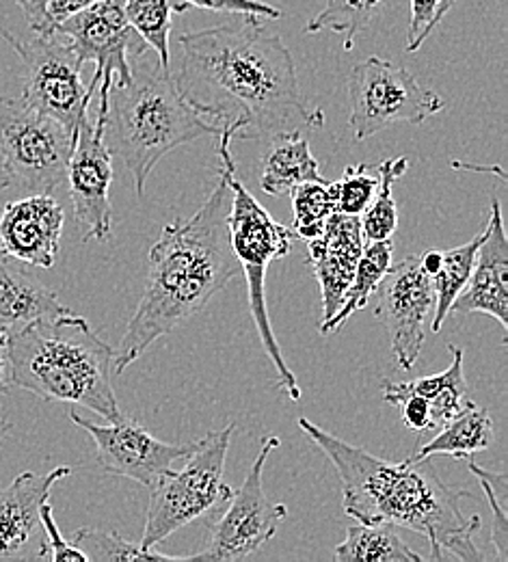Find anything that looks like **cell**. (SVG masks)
<instances>
[{
    "label": "cell",
    "instance_id": "28",
    "mask_svg": "<svg viewBox=\"0 0 508 562\" xmlns=\"http://www.w3.org/2000/svg\"><path fill=\"white\" fill-rule=\"evenodd\" d=\"M409 169V160L405 156L400 158H390L376 165L379 171V189L368 206V211L360 216L362 223L363 243H376V240H387L394 236L396 225H398V212H396V202H394V182L405 176Z\"/></svg>",
    "mask_w": 508,
    "mask_h": 562
},
{
    "label": "cell",
    "instance_id": "18",
    "mask_svg": "<svg viewBox=\"0 0 508 562\" xmlns=\"http://www.w3.org/2000/svg\"><path fill=\"white\" fill-rule=\"evenodd\" d=\"M485 229L472 276L450 305V314H487L508 331V238L503 206L496 198H492Z\"/></svg>",
    "mask_w": 508,
    "mask_h": 562
},
{
    "label": "cell",
    "instance_id": "4",
    "mask_svg": "<svg viewBox=\"0 0 508 562\" xmlns=\"http://www.w3.org/2000/svg\"><path fill=\"white\" fill-rule=\"evenodd\" d=\"M115 351L82 316L37 321L7 340L11 385L50 403L80 405L104 420H122L111 370Z\"/></svg>",
    "mask_w": 508,
    "mask_h": 562
},
{
    "label": "cell",
    "instance_id": "39",
    "mask_svg": "<svg viewBox=\"0 0 508 562\" xmlns=\"http://www.w3.org/2000/svg\"><path fill=\"white\" fill-rule=\"evenodd\" d=\"M11 387V368L7 357V342L0 340V394H4Z\"/></svg>",
    "mask_w": 508,
    "mask_h": 562
},
{
    "label": "cell",
    "instance_id": "9",
    "mask_svg": "<svg viewBox=\"0 0 508 562\" xmlns=\"http://www.w3.org/2000/svg\"><path fill=\"white\" fill-rule=\"evenodd\" d=\"M0 37H4L24 64L22 98L39 113L57 120L76 139L78 126L87 117L95 93L80 78L84 64L74 53L70 42L55 31L22 40L0 29Z\"/></svg>",
    "mask_w": 508,
    "mask_h": 562
},
{
    "label": "cell",
    "instance_id": "21",
    "mask_svg": "<svg viewBox=\"0 0 508 562\" xmlns=\"http://www.w3.org/2000/svg\"><path fill=\"white\" fill-rule=\"evenodd\" d=\"M269 151L262 160V191L269 195L291 193L303 182H323L320 165L309 151V143L301 133H289L269 140Z\"/></svg>",
    "mask_w": 508,
    "mask_h": 562
},
{
    "label": "cell",
    "instance_id": "23",
    "mask_svg": "<svg viewBox=\"0 0 508 562\" xmlns=\"http://www.w3.org/2000/svg\"><path fill=\"white\" fill-rule=\"evenodd\" d=\"M448 351L452 352V363L443 372L400 383L407 392L420 394L429 403L433 430H439L456 414H461L467 405H472V401L467 398V383L463 376V349L450 345Z\"/></svg>",
    "mask_w": 508,
    "mask_h": 562
},
{
    "label": "cell",
    "instance_id": "37",
    "mask_svg": "<svg viewBox=\"0 0 508 562\" xmlns=\"http://www.w3.org/2000/svg\"><path fill=\"white\" fill-rule=\"evenodd\" d=\"M13 2L24 11V15L35 33H42V35L53 33V24L48 20V9H46L48 0H13Z\"/></svg>",
    "mask_w": 508,
    "mask_h": 562
},
{
    "label": "cell",
    "instance_id": "42",
    "mask_svg": "<svg viewBox=\"0 0 508 562\" xmlns=\"http://www.w3.org/2000/svg\"><path fill=\"white\" fill-rule=\"evenodd\" d=\"M9 430H11V422L2 420V418H0V441L7 437V432H9Z\"/></svg>",
    "mask_w": 508,
    "mask_h": 562
},
{
    "label": "cell",
    "instance_id": "38",
    "mask_svg": "<svg viewBox=\"0 0 508 562\" xmlns=\"http://www.w3.org/2000/svg\"><path fill=\"white\" fill-rule=\"evenodd\" d=\"M93 2H98V0H48L46 9H48V20L53 24V31L59 22H64L66 18L82 11L84 7L93 4Z\"/></svg>",
    "mask_w": 508,
    "mask_h": 562
},
{
    "label": "cell",
    "instance_id": "32",
    "mask_svg": "<svg viewBox=\"0 0 508 562\" xmlns=\"http://www.w3.org/2000/svg\"><path fill=\"white\" fill-rule=\"evenodd\" d=\"M336 195V212L362 216L372 204L379 189V171H370L368 165L358 162L347 167L345 176L338 182H331Z\"/></svg>",
    "mask_w": 508,
    "mask_h": 562
},
{
    "label": "cell",
    "instance_id": "1",
    "mask_svg": "<svg viewBox=\"0 0 508 562\" xmlns=\"http://www.w3.org/2000/svg\"><path fill=\"white\" fill-rule=\"evenodd\" d=\"M171 74L182 98L232 139L269 143L325 126V113L301 95L289 46L262 15L182 35Z\"/></svg>",
    "mask_w": 508,
    "mask_h": 562
},
{
    "label": "cell",
    "instance_id": "19",
    "mask_svg": "<svg viewBox=\"0 0 508 562\" xmlns=\"http://www.w3.org/2000/svg\"><path fill=\"white\" fill-rule=\"evenodd\" d=\"M363 234L360 216L334 212L318 236L307 240V260L320 285L323 321H329L340 307L342 296L355 276L362 258Z\"/></svg>",
    "mask_w": 508,
    "mask_h": 562
},
{
    "label": "cell",
    "instance_id": "15",
    "mask_svg": "<svg viewBox=\"0 0 508 562\" xmlns=\"http://www.w3.org/2000/svg\"><path fill=\"white\" fill-rule=\"evenodd\" d=\"M70 420L89 432L98 450V463L104 472L131 479L144 487H154L156 481L171 472L173 465L191 452L193 443L189 446H173L167 441L156 439L139 422L122 418L117 422L93 424L76 409L70 412Z\"/></svg>",
    "mask_w": 508,
    "mask_h": 562
},
{
    "label": "cell",
    "instance_id": "14",
    "mask_svg": "<svg viewBox=\"0 0 508 562\" xmlns=\"http://www.w3.org/2000/svg\"><path fill=\"white\" fill-rule=\"evenodd\" d=\"M104 113L91 109L80 122L72 156L68 162L66 182L70 189L74 216L84 227V240H109L113 227V206H111V182L113 165L111 151L104 145Z\"/></svg>",
    "mask_w": 508,
    "mask_h": 562
},
{
    "label": "cell",
    "instance_id": "26",
    "mask_svg": "<svg viewBox=\"0 0 508 562\" xmlns=\"http://www.w3.org/2000/svg\"><path fill=\"white\" fill-rule=\"evenodd\" d=\"M191 7L182 0H124V13L131 26L144 37L160 66H169V33L176 13H187Z\"/></svg>",
    "mask_w": 508,
    "mask_h": 562
},
{
    "label": "cell",
    "instance_id": "12",
    "mask_svg": "<svg viewBox=\"0 0 508 562\" xmlns=\"http://www.w3.org/2000/svg\"><path fill=\"white\" fill-rule=\"evenodd\" d=\"M280 446V437H264L262 448L247 472L245 483L232 492L229 502L211 528L206 548L187 557L189 561L238 562L256 554L267 546L280 524L286 519V504L271 502L264 493L262 476L269 454Z\"/></svg>",
    "mask_w": 508,
    "mask_h": 562
},
{
    "label": "cell",
    "instance_id": "10",
    "mask_svg": "<svg viewBox=\"0 0 508 562\" xmlns=\"http://www.w3.org/2000/svg\"><path fill=\"white\" fill-rule=\"evenodd\" d=\"M349 126L355 139L374 137L392 124L422 126L445 102L418 85L414 74L387 59L370 57L349 76Z\"/></svg>",
    "mask_w": 508,
    "mask_h": 562
},
{
    "label": "cell",
    "instance_id": "30",
    "mask_svg": "<svg viewBox=\"0 0 508 562\" xmlns=\"http://www.w3.org/2000/svg\"><path fill=\"white\" fill-rule=\"evenodd\" d=\"M74 546L84 554L87 562L189 561L187 557H167L154 548H144L142 543L98 528H78L74 532Z\"/></svg>",
    "mask_w": 508,
    "mask_h": 562
},
{
    "label": "cell",
    "instance_id": "31",
    "mask_svg": "<svg viewBox=\"0 0 508 562\" xmlns=\"http://www.w3.org/2000/svg\"><path fill=\"white\" fill-rule=\"evenodd\" d=\"M292 232L296 238H314L320 234L325 221L336 212V195L331 182H303L291 191Z\"/></svg>",
    "mask_w": 508,
    "mask_h": 562
},
{
    "label": "cell",
    "instance_id": "13",
    "mask_svg": "<svg viewBox=\"0 0 508 562\" xmlns=\"http://www.w3.org/2000/svg\"><path fill=\"white\" fill-rule=\"evenodd\" d=\"M374 294V316L387 331L392 352L400 368L411 370L425 347V325L436 310L433 278L422 269L420 256H409L390 267Z\"/></svg>",
    "mask_w": 508,
    "mask_h": 562
},
{
    "label": "cell",
    "instance_id": "22",
    "mask_svg": "<svg viewBox=\"0 0 508 562\" xmlns=\"http://www.w3.org/2000/svg\"><path fill=\"white\" fill-rule=\"evenodd\" d=\"M492 443H494V420L487 414V409H481L472 403L445 426H441L436 437L427 441L407 461L418 463L439 454L465 461V459H472L476 452L487 450Z\"/></svg>",
    "mask_w": 508,
    "mask_h": 562
},
{
    "label": "cell",
    "instance_id": "35",
    "mask_svg": "<svg viewBox=\"0 0 508 562\" xmlns=\"http://www.w3.org/2000/svg\"><path fill=\"white\" fill-rule=\"evenodd\" d=\"M189 7H197L215 13H234V15H262L269 20H280L284 15L282 9L267 4L262 0H182Z\"/></svg>",
    "mask_w": 508,
    "mask_h": 562
},
{
    "label": "cell",
    "instance_id": "11",
    "mask_svg": "<svg viewBox=\"0 0 508 562\" xmlns=\"http://www.w3.org/2000/svg\"><path fill=\"white\" fill-rule=\"evenodd\" d=\"M82 64H95L89 91H98V106L109 104L113 85L122 87L133 78L135 61L146 55L144 37L131 26L124 0H98L55 26Z\"/></svg>",
    "mask_w": 508,
    "mask_h": 562
},
{
    "label": "cell",
    "instance_id": "3",
    "mask_svg": "<svg viewBox=\"0 0 508 562\" xmlns=\"http://www.w3.org/2000/svg\"><path fill=\"white\" fill-rule=\"evenodd\" d=\"M232 191L223 173L217 187L189 221L171 223L149 249L142 303L113 355V372L124 374L144 352L178 325L195 316L236 276L229 240Z\"/></svg>",
    "mask_w": 508,
    "mask_h": 562
},
{
    "label": "cell",
    "instance_id": "8",
    "mask_svg": "<svg viewBox=\"0 0 508 562\" xmlns=\"http://www.w3.org/2000/svg\"><path fill=\"white\" fill-rule=\"evenodd\" d=\"M74 140L22 95H0V193L53 195L66 182Z\"/></svg>",
    "mask_w": 508,
    "mask_h": 562
},
{
    "label": "cell",
    "instance_id": "5",
    "mask_svg": "<svg viewBox=\"0 0 508 562\" xmlns=\"http://www.w3.org/2000/svg\"><path fill=\"white\" fill-rule=\"evenodd\" d=\"M217 124H208L182 98L171 68L151 64L142 55L133 66V78L109 91L104 113V145L111 156L124 160L135 178L137 195L144 198L154 167L176 147L218 137Z\"/></svg>",
    "mask_w": 508,
    "mask_h": 562
},
{
    "label": "cell",
    "instance_id": "24",
    "mask_svg": "<svg viewBox=\"0 0 508 562\" xmlns=\"http://www.w3.org/2000/svg\"><path fill=\"white\" fill-rule=\"evenodd\" d=\"M392 251H394L392 238L368 243L363 247L362 258L358 262L353 280H351L345 296H342V303L329 321L320 323V334L338 331L355 312H360L362 307L368 305V301L374 294L379 281L385 278V273L392 267Z\"/></svg>",
    "mask_w": 508,
    "mask_h": 562
},
{
    "label": "cell",
    "instance_id": "33",
    "mask_svg": "<svg viewBox=\"0 0 508 562\" xmlns=\"http://www.w3.org/2000/svg\"><path fill=\"white\" fill-rule=\"evenodd\" d=\"M470 472L478 479L483 492L487 495L492 508H494V521H496V528H494V535H492V541L498 550V561L507 562L508 552V519H507V474H492L487 470H483L481 465L476 463H470L467 465Z\"/></svg>",
    "mask_w": 508,
    "mask_h": 562
},
{
    "label": "cell",
    "instance_id": "6",
    "mask_svg": "<svg viewBox=\"0 0 508 562\" xmlns=\"http://www.w3.org/2000/svg\"><path fill=\"white\" fill-rule=\"evenodd\" d=\"M232 140L234 139L229 133L218 131V158L223 162L218 173L225 176L232 191V211L227 216L232 249L247 278L249 310H251L256 329L260 334L262 347L278 370V376H280L278 387L286 392L291 401H298L301 387L275 340L271 318H269V307H267V269L273 260L286 258L291 254L292 240L296 236L292 227L278 223L242 187L236 173V162L232 158V147H229Z\"/></svg>",
    "mask_w": 508,
    "mask_h": 562
},
{
    "label": "cell",
    "instance_id": "2",
    "mask_svg": "<svg viewBox=\"0 0 508 562\" xmlns=\"http://www.w3.org/2000/svg\"><path fill=\"white\" fill-rule=\"evenodd\" d=\"M298 426L340 474L342 506L349 517L360 524H385L425 535L433 561L448 557L465 562L485 559L474 543L481 517L461 513V499L470 493L448 487L429 459L390 463L307 418H298Z\"/></svg>",
    "mask_w": 508,
    "mask_h": 562
},
{
    "label": "cell",
    "instance_id": "7",
    "mask_svg": "<svg viewBox=\"0 0 508 562\" xmlns=\"http://www.w3.org/2000/svg\"><path fill=\"white\" fill-rule=\"evenodd\" d=\"M234 430L236 424L227 422L195 441L187 454V465L180 472L162 474L149 487L144 548H156L195 519L223 510L232 497V490L223 483V472Z\"/></svg>",
    "mask_w": 508,
    "mask_h": 562
},
{
    "label": "cell",
    "instance_id": "27",
    "mask_svg": "<svg viewBox=\"0 0 508 562\" xmlns=\"http://www.w3.org/2000/svg\"><path fill=\"white\" fill-rule=\"evenodd\" d=\"M487 229H483L474 240L441 251V265L433 276V285H436V316H433V334H439L445 318L450 316V305L454 303V299L461 294V290L465 288V283L472 276L474 269V260L478 254L481 243L485 240Z\"/></svg>",
    "mask_w": 508,
    "mask_h": 562
},
{
    "label": "cell",
    "instance_id": "25",
    "mask_svg": "<svg viewBox=\"0 0 508 562\" xmlns=\"http://www.w3.org/2000/svg\"><path fill=\"white\" fill-rule=\"evenodd\" d=\"M338 562H420L416 554L394 530L385 524H360L347 528V539L336 548Z\"/></svg>",
    "mask_w": 508,
    "mask_h": 562
},
{
    "label": "cell",
    "instance_id": "16",
    "mask_svg": "<svg viewBox=\"0 0 508 562\" xmlns=\"http://www.w3.org/2000/svg\"><path fill=\"white\" fill-rule=\"evenodd\" d=\"M72 474L61 465L48 474L24 472L0 490V562L42 561L50 557L42 526V506L53 487Z\"/></svg>",
    "mask_w": 508,
    "mask_h": 562
},
{
    "label": "cell",
    "instance_id": "34",
    "mask_svg": "<svg viewBox=\"0 0 508 562\" xmlns=\"http://www.w3.org/2000/svg\"><path fill=\"white\" fill-rule=\"evenodd\" d=\"M437 7H439V0H409L411 18H409V29L405 40L407 53L420 50L427 37L439 26Z\"/></svg>",
    "mask_w": 508,
    "mask_h": 562
},
{
    "label": "cell",
    "instance_id": "17",
    "mask_svg": "<svg viewBox=\"0 0 508 562\" xmlns=\"http://www.w3.org/2000/svg\"><path fill=\"white\" fill-rule=\"evenodd\" d=\"M66 214L53 195H29L0 212V251L37 269H53Z\"/></svg>",
    "mask_w": 508,
    "mask_h": 562
},
{
    "label": "cell",
    "instance_id": "36",
    "mask_svg": "<svg viewBox=\"0 0 508 562\" xmlns=\"http://www.w3.org/2000/svg\"><path fill=\"white\" fill-rule=\"evenodd\" d=\"M42 526H44V532H46V539H48V550H50V561H74V562H87L84 554L70 543L66 541V537L61 535L57 521H55V515H53V506L50 502H46L42 506Z\"/></svg>",
    "mask_w": 508,
    "mask_h": 562
},
{
    "label": "cell",
    "instance_id": "40",
    "mask_svg": "<svg viewBox=\"0 0 508 562\" xmlns=\"http://www.w3.org/2000/svg\"><path fill=\"white\" fill-rule=\"evenodd\" d=\"M420 262H422V269L433 278L437 273V269H439V265H441V251L429 249L427 254L420 256Z\"/></svg>",
    "mask_w": 508,
    "mask_h": 562
},
{
    "label": "cell",
    "instance_id": "29",
    "mask_svg": "<svg viewBox=\"0 0 508 562\" xmlns=\"http://www.w3.org/2000/svg\"><path fill=\"white\" fill-rule=\"evenodd\" d=\"M385 2L387 0H325V9L307 22L305 33H338L345 37V50H351L358 33L370 26Z\"/></svg>",
    "mask_w": 508,
    "mask_h": 562
},
{
    "label": "cell",
    "instance_id": "20",
    "mask_svg": "<svg viewBox=\"0 0 508 562\" xmlns=\"http://www.w3.org/2000/svg\"><path fill=\"white\" fill-rule=\"evenodd\" d=\"M72 314L42 281L11 265L0 251V340L7 342L37 321Z\"/></svg>",
    "mask_w": 508,
    "mask_h": 562
},
{
    "label": "cell",
    "instance_id": "41",
    "mask_svg": "<svg viewBox=\"0 0 508 562\" xmlns=\"http://www.w3.org/2000/svg\"><path fill=\"white\" fill-rule=\"evenodd\" d=\"M459 0H439V7H437V22L443 20V15L456 4Z\"/></svg>",
    "mask_w": 508,
    "mask_h": 562
}]
</instances>
